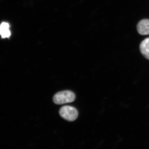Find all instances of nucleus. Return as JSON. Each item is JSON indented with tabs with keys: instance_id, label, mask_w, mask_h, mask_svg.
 I'll return each mask as SVG.
<instances>
[{
	"instance_id": "nucleus-1",
	"label": "nucleus",
	"mask_w": 149,
	"mask_h": 149,
	"mask_svg": "<svg viewBox=\"0 0 149 149\" xmlns=\"http://www.w3.org/2000/svg\"><path fill=\"white\" fill-rule=\"evenodd\" d=\"M75 99V94L73 92L65 91L56 94L53 97V101L56 104H63L72 102L74 101Z\"/></svg>"
},
{
	"instance_id": "nucleus-2",
	"label": "nucleus",
	"mask_w": 149,
	"mask_h": 149,
	"mask_svg": "<svg viewBox=\"0 0 149 149\" xmlns=\"http://www.w3.org/2000/svg\"><path fill=\"white\" fill-rule=\"evenodd\" d=\"M59 114L63 118L68 121H73L77 119L78 113L74 107L65 106L60 109Z\"/></svg>"
},
{
	"instance_id": "nucleus-4",
	"label": "nucleus",
	"mask_w": 149,
	"mask_h": 149,
	"mask_svg": "<svg viewBox=\"0 0 149 149\" xmlns=\"http://www.w3.org/2000/svg\"><path fill=\"white\" fill-rule=\"evenodd\" d=\"M0 36L3 39L10 37V26L8 22H3L0 24Z\"/></svg>"
},
{
	"instance_id": "nucleus-5",
	"label": "nucleus",
	"mask_w": 149,
	"mask_h": 149,
	"mask_svg": "<svg viewBox=\"0 0 149 149\" xmlns=\"http://www.w3.org/2000/svg\"><path fill=\"white\" fill-rule=\"evenodd\" d=\"M140 50L141 54L144 57L149 60V37L141 42L140 45Z\"/></svg>"
},
{
	"instance_id": "nucleus-3",
	"label": "nucleus",
	"mask_w": 149,
	"mask_h": 149,
	"mask_svg": "<svg viewBox=\"0 0 149 149\" xmlns=\"http://www.w3.org/2000/svg\"><path fill=\"white\" fill-rule=\"evenodd\" d=\"M137 29L140 35H149V19H143L141 20L137 24Z\"/></svg>"
}]
</instances>
